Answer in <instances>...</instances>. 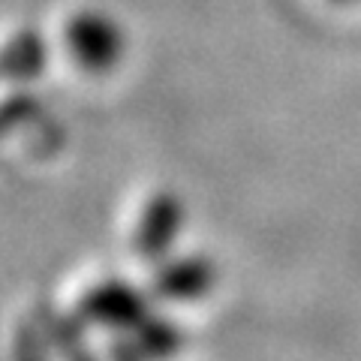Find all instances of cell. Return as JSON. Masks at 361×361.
Returning a JSON list of instances; mask_svg holds the SVG:
<instances>
[{
    "instance_id": "2",
    "label": "cell",
    "mask_w": 361,
    "mask_h": 361,
    "mask_svg": "<svg viewBox=\"0 0 361 361\" xmlns=\"http://www.w3.org/2000/svg\"><path fill=\"white\" fill-rule=\"evenodd\" d=\"M49 61L45 42L37 30H18L0 49V78L6 82H33Z\"/></svg>"
},
{
    "instance_id": "4",
    "label": "cell",
    "mask_w": 361,
    "mask_h": 361,
    "mask_svg": "<svg viewBox=\"0 0 361 361\" xmlns=\"http://www.w3.org/2000/svg\"><path fill=\"white\" fill-rule=\"evenodd\" d=\"M334 4H353V0H334Z\"/></svg>"
},
{
    "instance_id": "1",
    "label": "cell",
    "mask_w": 361,
    "mask_h": 361,
    "mask_svg": "<svg viewBox=\"0 0 361 361\" xmlns=\"http://www.w3.org/2000/svg\"><path fill=\"white\" fill-rule=\"evenodd\" d=\"M66 49L87 73H109L123 54V30L111 16L85 9L66 21Z\"/></svg>"
},
{
    "instance_id": "3",
    "label": "cell",
    "mask_w": 361,
    "mask_h": 361,
    "mask_svg": "<svg viewBox=\"0 0 361 361\" xmlns=\"http://www.w3.org/2000/svg\"><path fill=\"white\" fill-rule=\"evenodd\" d=\"M37 111H39V106L33 103L27 94L18 97V99H9V103L0 106V133H9L13 127H21V123L33 121Z\"/></svg>"
}]
</instances>
